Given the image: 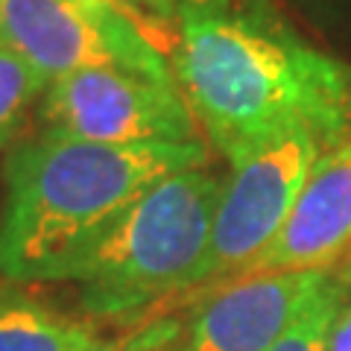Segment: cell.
<instances>
[{
    "instance_id": "6da1fadb",
    "label": "cell",
    "mask_w": 351,
    "mask_h": 351,
    "mask_svg": "<svg viewBox=\"0 0 351 351\" xmlns=\"http://www.w3.org/2000/svg\"><path fill=\"white\" fill-rule=\"evenodd\" d=\"M176 73L193 117L226 158L281 132L346 138L351 71L316 50L269 6H179Z\"/></svg>"
},
{
    "instance_id": "7a4b0ae2",
    "label": "cell",
    "mask_w": 351,
    "mask_h": 351,
    "mask_svg": "<svg viewBox=\"0 0 351 351\" xmlns=\"http://www.w3.org/2000/svg\"><path fill=\"white\" fill-rule=\"evenodd\" d=\"M202 161L199 141L114 147L53 132L21 141L3 173L0 272L12 281H71L141 196Z\"/></svg>"
},
{
    "instance_id": "3957f363",
    "label": "cell",
    "mask_w": 351,
    "mask_h": 351,
    "mask_svg": "<svg viewBox=\"0 0 351 351\" xmlns=\"http://www.w3.org/2000/svg\"><path fill=\"white\" fill-rule=\"evenodd\" d=\"M219 193V176L202 167L167 176L147 191L71 276L85 311L135 316L202 284Z\"/></svg>"
},
{
    "instance_id": "277c9868",
    "label": "cell",
    "mask_w": 351,
    "mask_h": 351,
    "mask_svg": "<svg viewBox=\"0 0 351 351\" xmlns=\"http://www.w3.org/2000/svg\"><path fill=\"white\" fill-rule=\"evenodd\" d=\"M0 41L47 82L82 68H126L173 82L123 0H0Z\"/></svg>"
},
{
    "instance_id": "5b68a950",
    "label": "cell",
    "mask_w": 351,
    "mask_h": 351,
    "mask_svg": "<svg viewBox=\"0 0 351 351\" xmlns=\"http://www.w3.org/2000/svg\"><path fill=\"white\" fill-rule=\"evenodd\" d=\"M328 144L311 129L281 132L232 156V179L223 184L211 228L202 281L243 272L287 223L295 199Z\"/></svg>"
},
{
    "instance_id": "8992f818",
    "label": "cell",
    "mask_w": 351,
    "mask_h": 351,
    "mask_svg": "<svg viewBox=\"0 0 351 351\" xmlns=\"http://www.w3.org/2000/svg\"><path fill=\"white\" fill-rule=\"evenodd\" d=\"M44 132L91 144H193L196 120L176 82L126 68H82L41 97Z\"/></svg>"
},
{
    "instance_id": "52a82bcc",
    "label": "cell",
    "mask_w": 351,
    "mask_h": 351,
    "mask_svg": "<svg viewBox=\"0 0 351 351\" xmlns=\"http://www.w3.org/2000/svg\"><path fill=\"white\" fill-rule=\"evenodd\" d=\"M331 278V267L240 276L196 311L184 351H269Z\"/></svg>"
},
{
    "instance_id": "ba28073f",
    "label": "cell",
    "mask_w": 351,
    "mask_h": 351,
    "mask_svg": "<svg viewBox=\"0 0 351 351\" xmlns=\"http://www.w3.org/2000/svg\"><path fill=\"white\" fill-rule=\"evenodd\" d=\"M346 255H351V138L322 152L278 237L243 276L328 269Z\"/></svg>"
},
{
    "instance_id": "9c48e42d",
    "label": "cell",
    "mask_w": 351,
    "mask_h": 351,
    "mask_svg": "<svg viewBox=\"0 0 351 351\" xmlns=\"http://www.w3.org/2000/svg\"><path fill=\"white\" fill-rule=\"evenodd\" d=\"M91 328L29 299L0 302V351H100Z\"/></svg>"
},
{
    "instance_id": "30bf717a",
    "label": "cell",
    "mask_w": 351,
    "mask_h": 351,
    "mask_svg": "<svg viewBox=\"0 0 351 351\" xmlns=\"http://www.w3.org/2000/svg\"><path fill=\"white\" fill-rule=\"evenodd\" d=\"M47 85L50 82L38 71H32L12 47L0 41V149L12 144L29 108L44 97Z\"/></svg>"
},
{
    "instance_id": "8fae6325",
    "label": "cell",
    "mask_w": 351,
    "mask_h": 351,
    "mask_svg": "<svg viewBox=\"0 0 351 351\" xmlns=\"http://www.w3.org/2000/svg\"><path fill=\"white\" fill-rule=\"evenodd\" d=\"M348 278H351L348 272H334L331 284L307 304V311L293 322L290 331L284 334L269 351H325L331 322L339 313V307H343Z\"/></svg>"
},
{
    "instance_id": "7c38bea8",
    "label": "cell",
    "mask_w": 351,
    "mask_h": 351,
    "mask_svg": "<svg viewBox=\"0 0 351 351\" xmlns=\"http://www.w3.org/2000/svg\"><path fill=\"white\" fill-rule=\"evenodd\" d=\"M325 351H351V304L339 307V313L334 316Z\"/></svg>"
},
{
    "instance_id": "4fadbf2b",
    "label": "cell",
    "mask_w": 351,
    "mask_h": 351,
    "mask_svg": "<svg viewBox=\"0 0 351 351\" xmlns=\"http://www.w3.org/2000/svg\"><path fill=\"white\" fill-rule=\"evenodd\" d=\"M132 6H141V9H147V12H152L156 18H179V6H182V0H129Z\"/></svg>"
},
{
    "instance_id": "5bb4252c",
    "label": "cell",
    "mask_w": 351,
    "mask_h": 351,
    "mask_svg": "<svg viewBox=\"0 0 351 351\" xmlns=\"http://www.w3.org/2000/svg\"><path fill=\"white\" fill-rule=\"evenodd\" d=\"M182 6H188V9H226V6H232V0H182Z\"/></svg>"
},
{
    "instance_id": "9a60e30c",
    "label": "cell",
    "mask_w": 351,
    "mask_h": 351,
    "mask_svg": "<svg viewBox=\"0 0 351 351\" xmlns=\"http://www.w3.org/2000/svg\"><path fill=\"white\" fill-rule=\"evenodd\" d=\"M348 112H351V91H348Z\"/></svg>"
},
{
    "instance_id": "2e32d148",
    "label": "cell",
    "mask_w": 351,
    "mask_h": 351,
    "mask_svg": "<svg viewBox=\"0 0 351 351\" xmlns=\"http://www.w3.org/2000/svg\"><path fill=\"white\" fill-rule=\"evenodd\" d=\"M100 351H112V348H100Z\"/></svg>"
}]
</instances>
